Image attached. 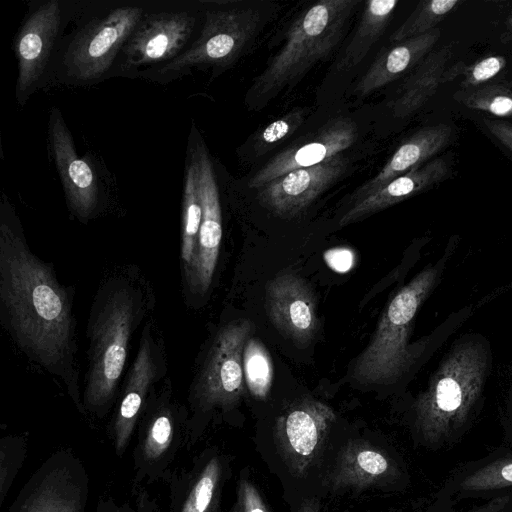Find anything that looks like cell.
<instances>
[{
    "label": "cell",
    "instance_id": "12",
    "mask_svg": "<svg viewBox=\"0 0 512 512\" xmlns=\"http://www.w3.org/2000/svg\"><path fill=\"white\" fill-rule=\"evenodd\" d=\"M196 18L189 11L144 14L122 48L132 67L166 64L178 57L189 41Z\"/></svg>",
    "mask_w": 512,
    "mask_h": 512
},
{
    "label": "cell",
    "instance_id": "21",
    "mask_svg": "<svg viewBox=\"0 0 512 512\" xmlns=\"http://www.w3.org/2000/svg\"><path fill=\"white\" fill-rule=\"evenodd\" d=\"M157 373L156 362L146 333L142 335L138 353L132 364L119 405L110 424L109 435L115 454L125 453L136 424L145 407L147 391Z\"/></svg>",
    "mask_w": 512,
    "mask_h": 512
},
{
    "label": "cell",
    "instance_id": "4",
    "mask_svg": "<svg viewBox=\"0 0 512 512\" xmlns=\"http://www.w3.org/2000/svg\"><path fill=\"white\" fill-rule=\"evenodd\" d=\"M136 308L132 290L123 284H114L93 307L83 408L94 416H104L115 396L126 364Z\"/></svg>",
    "mask_w": 512,
    "mask_h": 512
},
{
    "label": "cell",
    "instance_id": "35",
    "mask_svg": "<svg viewBox=\"0 0 512 512\" xmlns=\"http://www.w3.org/2000/svg\"><path fill=\"white\" fill-rule=\"evenodd\" d=\"M230 512H271L247 469L239 474L236 499Z\"/></svg>",
    "mask_w": 512,
    "mask_h": 512
},
{
    "label": "cell",
    "instance_id": "28",
    "mask_svg": "<svg viewBox=\"0 0 512 512\" xmlns=\"http://www.w3.org/2000/svg\"><path fill=\"white\" fill-rule=\"evenodd\" d=\"M460 4V0L420 1L408 18L392 33L390 41L399 43L430 32Z\"/></svg>",
    "mask_w": 512,
    "mask_h": 512
},
{
    "label": "cell",
    "instance_id": "24",
    "mask_svg": "<svg viewBox=\"0 0 512 512\" xmlns=\"http://www.w3.org/2000/svg\"><path fill=\"white\" fill-rule=\"evenodd\" d=\"M441 36L438 27L421 36L396 43L380 53L356 85L360 96H367L396 80L419 64L434 48Z\"/></svg>",
    "mask_w": 512,
    "mask_h": 512
},
{
    "label": "cell",
    "instance_id": "38",
    "mask_svg": "<svg viewBox=\"0 0 512 512\" xmlns=\"http://www.w3.org/2000/svg\"><path fill=\"white\" fill-rule=\"evenodd\" d=\"M509 497L502 496L491 500L483 506L467 512H500L508 503Z\"/></svg>",
    "mask_w": 512,
    "mask_h": 512
},
{
    "label": "cell",
    "instance_id": "40",
    "mask_svg": "<svg viewBox=\"0 0 512 512\" xmlns=\"http://www.w3.org/2000/svg\"><path fill=\"white\" fill-rule=\"evenodd\" d=\"M500 41L504 44L512 42V14L506 21L505 30L500 36Z\"/></svg>",
    "mask_w": 512,
    "mask_h": 512
},
{
    "label": "cell",
    "instance_id": "17",
    "mask_svg": "<svg viewBox=\"0 0 512 512\" xmlns=\"http://www.w3.org/2000/svg\"><path fill=\"white\" fill-rule=\"evenodd\" d=\"M228 462L216 448H206L189 467L175 470L169 483V512H219Z\"/></svg>",
    "mask_w": 512,
    "mask_h": 512
},
{
    "label": "cell",
    "instance_id": "34",
    "mask_svg": "<svg viewBox=\"0 0 512 512\" xmlns=\"http://www.w3.org/2000/svg\"><path fill=\"white\" fill-rule=\"evenodd\" d=\"M306 112L294 109L265 126L254 138V150L264 154L292 135L304 122Z\"/></svg>",
    "mask_w": 512,
    "mask_h": 512
},
{
    "label": "cell",
    "instance_id": "30",
    "mask_svg": "<svg viewBox=\"0 0 512 512\" xmlns=\"http://www.w3.org/2000/svg\"><path fill=\"white\" fill-rule=\"evenodd\" d=\"M453 96L469 109L497 117L512 116V89L506 85L484 84L472 89H460Z\"/></svg>",
    "mask_w": 512,
    "mask_h": 512
},
{
    "label": "cell",
    "instance_id": "2",
    "mask_svg": "<svg viewBox=\"0 0 512 512\" xmlns=\"http://www.w3.org/2000/svg\"><path fill=\"white\" fill-rule=\"evenodd\" d=\"M488 369V350L479 340L452 347L414 404L423 439L437 443L459 429L478 400Z\"/></svg>",
    "mask_w": 512,
    "mask_h": 512
},
{
    "label": "cell",
    "instance_id": "29",
    "mask_svg": "<svg viewBox=\"0 0 512 512\" xmlns=\"http://www.w3.org/2000/svg\"><path fill=\"white\" fill-rule=\"evenodd\" d=\"M244 380L250 394L265 399L271 389L273 365L266 347L256 338H249L243 354Z\"/></svg>",
    "mask_w": 512,
    "mask_h": 512
},
{
    "label": "cell",
    "instance_id": "19",
    "mask_svg": "<svg viewBox=\"0 0 512 512\" xmlns=\"http://www.w3.org/2000/svg\"><path fill=\"white\" fill-rule=\"evenodd\" d=\"M49 140L68 205L79 218H88L98 204L97 177L77 156L72 135L57 108L50 113Z\"/></svg>",
    "mask_w": 512,
    "mask_h": 512
},
{
    "label": "cell",
    "instance_id": "33",
    "mask_svg": "<svg viewBox=\"0 0 512 512\" xmlns=\"http://www.w3.org/2000/svg\"><path fill=\"white\" fill-rule=\"evenodd\" d=\"M512 486V458L494 461L468 475L460 484L465 491H486Z\"/></svg>",
    "mask_w": 512,
    "mask_h": 512
},
{
    "label": "cell",
    "instance_id": "3",
    "mask_svg": "<svg viewBox=\"0 0 512 512\" xmlns=\"http://www.w3.org/2000/svg\"><path fill=\"white\" fill-rule=\"evenodd\" d=\"M357 0H322L303 11L289 27L280 51L255 79L252 96L270 98L293 87L340 43Z\"/></svg>",
    "mask_w": 512,
    "mask_h": 512
},
{
    "label": "cell",
    "instance_id": "11",
    "mask_svg": "<svg viewBox=\"0 0 512 512\" xmlns=\"http://www.w3.org/2000/svg\"><path fill=\"white\" fill-rule=\"evenodd\" d=\"M335 421L330 406L307 397L293 401L277 417L274 440L294 476L304 477L313 467Z\"/></svg>",
    "mask_w": 512,
    "mask_h": 512
},
{
    "label": "cell",
    "instance_id": "22",
    "mask_svg": "<svg viewBox=\"0 0 512 512\" xmlns=\"http://www.w3.org/2000/svg\"><path fill=\"white\" fill-rule=\"evenodd\" d=\"M452 133V127L445 123L425 126L417 130L396 149L375 176L353 193V203L375 193L393 179L430 161L449 144Z\"/></svg>",
    "mask_w": 512,
    "mask_h": 512
},
{
    "label": "cell",
    "instance_id": "39",
    "mask_svg": "<svg viewBox=\"0 0 512 512\" xmlns=\"http://www.w3.org/2000/svg\"><path fill=\"white\" fill-rule=\"evenodd\" d=\"M295 512H320V510L315 501L305 500L298 506Z\"/></svg>",
    "mask_w": 512,
    "mask_h": 512
},
{
    "label": "cell",
    "instance_id": "36",
    "mask_svg": "<svg viewBox=\"0 0 512 512\" xmlns=\"http://www.w3.org/2000/svg\"><path fill=\"white\" fill-rule=\"evenodd\" d=\"M483 123L489 132L512 152V124L503 120L487 118H484Z\"/></svg>",
    "mask_w": 512,
    "mask_h": 512
},
{
    "label": "cell",
    "instance_id": "20",
    "mask_svg": "<svg viewBox=\"0 0 512 512\" xmlns=\"http://www.w3.org/2000/svg\"><path fill=\"white\" fill-rule=\"evenodd\" d=\"M397 474L395 461L384 450L353 440L338 452L326 484L334 492L364 491L387 484Z\"/></svg>",
    "mask_w": 512,
    "mask_h": 512
},
{
    "label": "cell",
    "instance_id": "6",
    "mask_svg": "<svg viewBox=\"0 0 512 512\" xmlns=\"http://www.w3.org/2000/svg\"><path fill=\"white\" fill-rule=\"evenodd\" d=\"M253 324L237 320L216 336L194 392L193 417L188 420L187 440L202 416L211 410L233 408L244 393L243 354Z\"/></svg>",
    "mask_w": 512,
    "mask_h": 512
},
{
    "label": "cell",
    "instance_id": "14",
    "mask_svg": "<svg viewBox=\"0 0 512 512\" xmlns=\"http://www.w3.org/2000/svg\"><path fill=\"white\" fill-rule=\"evenodd\" d=\"M61 24L59 1L35 8L20 27L14 50L18 62L16 96L23 104L42 79Z\"/></svg>",
    "mask_w": 512,
    "mask_h": 512
},
{
    "label": "cell",
    "instance_id": "13",
    "mask_svg": "<svg viewBox=\"0 0 512 512\" xmlns=\"http://www.w3.org/2000/svg\"><path fill=\"white\" fill-rule=\"evenodd\" d=\"M198 160V184L202 221L192 263L186 271L193 292L205 293L212 282L222 239V216L219 190L213 164L206 146L194 148Z\"/></svg>",
    "mask_w": 512,
    "mask_h": 512
},
{
    "label": "cell",
    "instance_id": "8",
    "mask_svg": "<svg viewBox=\"0 0 512 512\" xmlns=\"http://www.w3.org/2000/svg\"><path fill=\"white\" fill-rule=\"evenodd\" d=\"M140 418L132 487L168 482L179 452L187 448L188 420L168 401L145 405Z\"/></svg>",
    "mask_w": 512,
    "mask_h": 512
},
{
    "label": "cell",
    "instance_id": "25",
    "mask_svg": "<svg viewBox=\"0 0 512 512\" xmlns=\"http://www.w3.org/2000/svg\"><path fill=\"white\" fill-rule=\"evenodd\" d=\"M449 43L431 51L401 87L390 108L397 118H406L422 108L442 84V76L453 56Z\"/></svg>",
    "mask_w": 512,
    "mask_h": 512
},
{
    "label": "cell",
    "instance_id": "37",
    "mask_svg": "<svg viewBox=\"0 0 512 512\" xmlns=\"http://www.w3.org/2000/svg\"><path fill=\"white\" fill-rule=\"evenodd\" d=\"M94 512H137L128 504H119L112 497H99Z\"/></svg>",
    "mask_w": 512,
    "mask_h": 512
},
{
    "label": "cell",
    "instance_id": "31",
    "mask_svg": "<svg viewBox=\"0 0 512 512\" xmlns=\"http://www.w3.org/2000/svg\"><path fill=\"white\" fill-rule=\"evenodd\" d=\"M506 64V58L502 55H489L471 65L458 62L445 70L442 84L462 76L460 88L462 90L472 89L484 85L494 78L505 68Z\"/></svg>",
    "mask_w": 512,
    "mask_h": 512
},
{
    "label": "cell",
    "instance_id": "32",
    "mask_svg": "<svg viewBox=\"0 0 512 512\" xmlns=\"http://www.w3.org/2000/svg\"><path fill=\"white\" fill-rule=\"evenodd\" d=\"M27 453V440L21 436H6L0 440V505L22 467Z\"/></svg>",
    "mask_w": 512,
    "mask_h": 512
},
{
    "label": "cell",
    "instance_id": "26",
    "mask_svg": "<svg viewBox=\"0 0 512 512\" xmlns=\"http://www.w3.org/2000/svg\"><path fill=\"white\" fill-rule=\"evenodd\" d=\"M397 0H371L366 3L356 31L337 62L338 71L357 66L380 39L398 5Z\"/></svg>",
    "mask_w": 512,
    "mask_h": 512
},
{
    "label": "cell",
    "instance_id": "27",
    "mask_svg": "<svg viewBox=\"0 0 512 512\" xmlns=\"http://www.w3.org/2000/svg\"><path fill=\"white\" fill-rule=\"evenodd\" d=\"M202 221V207L198 184V160L195 149L186 164L183 190L181 258L188 268L195 256Z\"/></svg>",
    "mask_w": 512,
    "mask_h": 512
},
{
    "label": "cell",
    "instance_id": "5",
    "mask_svg": "<svg viewBox=\"0 0 512 512\" xmlns=\"http://www.w3.org/2000/svg\"><path fill=\"white\" fill-rule=\"evenodd\" d=\"M439 270L427 267L393 297L382 314L369 344L352 369L355 381L362 384H387L397 380L415 359L409 345L414 318L434 288Z\"/></svg>",
    "mask_w": 512,
    "mask_h": 512
},
{
    "label": "cell",
    "instance_id": "18",
    "mask_svg": "<svg viewBox=\"0 0 512 512\" xmlns=\"http://www.w3.org/2000/svg\"><path fill=\"white\" fill-rule=\"evenodd\" d=\"M357 137L358 129L352 119H332L306 142L293 145L273 157L254 174L248 186L261 188L290 171L321 164L349 148Z\"/></svg>",
    "mask_w": 512,
    "mask_h": 512
},
{
    "label": "cell",
    "instance_id": "41",
    "mask_svg": "<svg viewBox=\"0 0 512 512\" xmlns=\"http://www.w3.org/2000/svg\"><path fill=\"white\" fill-rule=\"evenodd\" d=\"M506 86L512 89V81L508 82Z\"/></svg>",
    "mask_w": 512,
    "mask_h": 512
},
{
    "label": "cell",
    "instance_id": "15",
    "mask_svg": "<svg viewBox=\"0 0 512 512\" xmlns=\"http://www.w3.org/2000/svg\"><path fill=\"white\" fill-rule=\"evenodd\" d=\"M265 308L276 329L297 345H307L319 328L316 297L300 276L285 273L265 286Z\"/></svg>",
    "mask_w": 512,
    "mask_h": 512
},
{
    "label": "cell",
    "instance_id": "10",
    "mask_svg": "<svg viewBox=\"0 0 512 512\" xmlns=\"http://www.w3.org/2000/svg\"><path fill=\"white\" fill-rule=\"evenodd\" d=\"M260 21V13L251 8L208 11L199 38L156 72L176 77L193 67L226 64L253 38Z\"/></svg>",
    "mask_w": 512,
    "mask_h": 512
},
{
    "label": "cell",
    "instance_id": "16",
    "mask_svg": "<svg viewBox=\"0 0 512 512\" xmlns=\"http://www.w3.org/2000/svg\"><path fill=\"white\" fill-rule=\"evenodd\" d=\"M348 160L337 155L307 168L290 171L260 188L258 200L279 217L304 211L346 171Z\"/></svg>",
    "mask_w": 512,
    "mask_h": 512
},
{
    "label": "cell",
    "instance_id": "7",
    "mask_svg": "<svg viewBox=\"0 0 512 512\" xmlns=\"http://www.w3.org/2000/svg\"><path fill=\"white\" fill-rule=\"evenodd\" d=\"M90 480L70 448L49 455L22 486L7 512H84Z\"/></svg>",
    "mask_w": 512,
    "mask_h": 512
},
{
    "label": "cell",
    "instance_id": "9",
    "mask_svg": "<svg viewBox=\"0 0 512 512\" xmlns=\"http://www.w3.org/2000/svg\"><path fill=\"white\" fill-rule=\"evenodd\" d=\"M144 10L124 6L87 23L73 38L64 55L67 75L75 82L99 79L138 25Z\"/></svg>",
    "mask_w": 512,
    "mask_h": 512
},
{
    "label": "cell",
    "instance_id": "23",
    "mask_svg": "<svg viewBox=\"0 0 512 512\" xmlns=\"http://www.w3.org/2000/svg\"><path fill=\"white\" fill-rule=\"evenodd\" d=\"M450 173L451 167L447 159L433 158L353 203L341 217L339 225L346 226L421 193L449 178Z\"/></svg>",
    "mask_w": 512,
    "mask_h": 512
},
{
    "label": "cell",
    "instance_id": "1",
    "mask_svg": "<svg viewBox=\"0 0 512 512\" xmlns=\"http://www.w3.org/2000/svg\"><path fill=\"white\" fill-rule=\"evenodd\" d=\"M0 299L17 344L47 369L63 366L73 340L69 298L53 270L28 248L5 196L0 224Z\"/></svg>",
    "mask_w": 512,
    "mask_h": 512
}]
</instances>
